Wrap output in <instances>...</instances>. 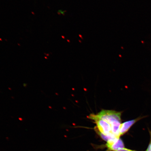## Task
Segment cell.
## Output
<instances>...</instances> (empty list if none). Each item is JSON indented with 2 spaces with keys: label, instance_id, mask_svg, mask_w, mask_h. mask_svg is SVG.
<instances>
[{
  "label": "cell",
  "instance_id": "3",
  "mask_svg": "<svg viewBox=\"0 0 151 151\" xmlns=\"http://www.w3.org/2000/svg\"><path fill=\"white\" fill-rule=\"evenodd\" d=\"M146 116H139L135 119L128 121L124 122L121 124L119 128V134L120 136L123 135L129 131L132 126H133L135 123H136L138 121L140 120L141 119L146 117Z\"/></svg>",
  "mask_w": 151,
  "mask_h": 151
},
{
  "label": "cell",
  "instance_id": "4",
  "mask_svg": "<svg viewBox=\"0 0 151 151\" xmlns=\"http://www.w3.org/2000/svg\"><path fill=\"white\" fill-rule=\"evenodd\" d=\"M106 146L109 151H118L124 148L123 142L120 137L107 142Z\"/></svg>",
  "mask_w": 151,
  "mask_h": 151
},
{
  "label": "cell",
  "instance_id": "1",
  "mask_svg": "<svg viewBox=\"0 0 151 151\" xmlns=\"http://www.w3.org/2000/svg\"><path fill=\"white\" fill-rule=\"evenodd\" d=\"M122 112L103 109L97 114L93 113L88 116V118L93 121L102 119L109 123L111 126L112 133L117 137H120L119 128L121 124Z\"/></svg>",
  "mask_w": 151,
  "mask_h": 151
},
{
  "label": "cell",
  "instance_id": "5",
  "mask_svg": "<svg viewBox=\"0 0 151 151\" xmlns=\"http://www.w3.org/2000/svg\"><path fill=\"white\" fill-rule=\"evenodd\" d=\"M58 14L64 15L65 14L66 11L65 10H63V9H59V10H58Z\"/></svg>",
  "mask_w": 151,
  "mask_h": 151
},
{
  "label": "cell",
  "instance_id": "7",
  "mask_svg": "<svg viewBox=\"0 0 151 151\" xmlns=\"http://www.w3.org/2000/svg\"><path fill=\"white\" fill-rule=\"evenodd\" d=\"M146 151H151V143L150 145H149Z\"/></svg>",
  "mask_w": 151,
  "mask_h": 151
},
{
  "label": "cell",
  "instance_id": "6",
  "mask_svg": "<svg viewBox=\"0 0 151 151\" xmlns=\"http://www.w3.org/2000/svg\"><path fill=\"white\" fill-rule=\"evenodd\" d=\"M137 151L135 150H129V149H128L127 148H124V149H122V150H121L119 151Z\"/></svg>",
  "mask_w": 151,
  "mask_h": 151
},
{
  "label": "cell",
  "instance_id": "2",
  "mask_svg": "<svg viewBox=\"0 0 151 151\" xmlns=\"http://www.w3.org/2000/svg\"><path fill=\"white\" fill-rule=\"evenodd\" d=\"M94 121L96 124V126L94 128V130H97L103 135L113 134L111 124L108 122L102 119L96 120Z\"/></svg>",
  "mask_w": 151,
  "mask_h": 151
}]
</instances>
